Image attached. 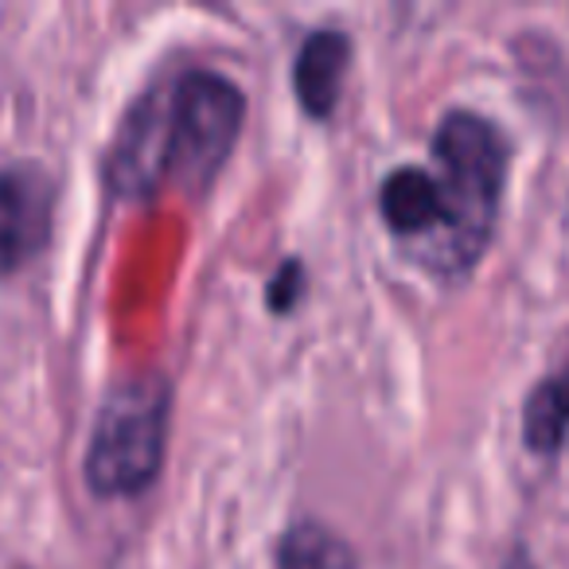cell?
I'll return each instance as SVG.
<instances>
[{"instance_id":"1","label":"cell","mask_w":569,"mask_h":569,"mask_svg":"<svg viewBox=\"0 0 569 569\" xmlns=\"http://www.w3.org/2000/svg\"><path fill=\"white\" fill-rule=\"evenodd\" d=\"M246 118V98L227 74L191 67L149 87L126 110L106 152L118 196L149 199L164 188L203 191L227 164Z\"/></svg>"},{"instance_id":"2","label":"cell","mask_w":569,"mask_h":569,"mask_svg":"<svg viewBox=\"0 0 569 569\" xmlns=\"http://www.w3.org/2000/svg\"><path fill=\"white\" fill-rule=\"evenodd\" d=\"M437 183L445 199V227L421 242V261L445 277L468 273L483 258L496 230L507 183V137L496 121L472 110H449L433 133Z\"/></svg>"},{"instance_id":"3","label":"cell","mask_w":569,"mask_h":569,"mask_svg":"<svg viewBox=\"0 0 569 569\" xmlns=\"http://www.w3.org/2000/svg\"><path fill=\"white\" fill-rule=\"evenodd\" d=\"M168 413L172 390L160 375L121 379L102 398L82 460L87 488L98 499H133L157 483L168 449Z\"/></svg>"},{"instance_id":"4","label":"cell","mask_w":569,"mask_h":569,"mask_svg":"<svg viewBox=\"0 0 569 569\" xmlns=\"http://www.w3.org/2000/svg\"><path fill=\"white\" fill-rule=\"evenodd\" d=\"M59 183L40 160L0 164V281L28 269L56 234Z\"/></svg>"},{"instance_id":"5","label":"cell","mask_w":569,"mask_h":569,"mask_svg":"<svg viewBox=\"0 0 569 569\" xmlns=\"http://www.w3.org/2000/svg\"><path fill=\"white\" fill-rule=\"evenodd\" d=\"M379 211L382 222L390 227V234L429 242L445 227L441 183L426 168H413V164L395 168L379 188Z\"/></svg>"},{"instance_id":"6","label":"cell","mask_w":569,"mask_h":569,"mask_svg":"<svg viewBox=\"0 0 569 569\" xmlns=\"http://www.w3.org/2000/svg\"><path fill=\"white\" fill-rule=\"evenodd\" d=\"M351 63V40L336 28H320L301 43L293 63V90L297 102L309 118L328 121L340 106L343 74Z\"/></svg>"},{"instance_id":"7","label":"cell","mask_w":569,"mask_h":569,"mask_svg":"<svg viewBox=\"0 0 569 569\" xmlns=\"http://www.w3.org/2000/svg\"><path fill=\"white\" fill-rule=\"evenodd\" d=\"M569 429V359L530 390L522 406V441L530 452H558Z\"/></svg>"},{"instance_id":"8","label":"cell","mask_w":569,"mask_h":569,"mask_svg":"<svg viewBox=\"0 0 569 569\" xmlns=\"http://www.w3.org/2000/svg\"><path fill=\"white\" fill-rule=\"evenodd\" d=\"M277 569H359V558L325 522H293L277 542Z\"/></svg>"},{"instance_id":"9","label":"cell","mask_w":569,"mask_h":569,"mask_svg":"<svg viewBox=\"0 0 569 569\" xmlns=\"http://www.w3.org/2000/svg\"><path fill=\"white\" fill-rule=\"evenodd\" d=\"M301 297H305V261L301 258H284L281 269H277L273 281H269V289H266L269 312H277V317H289V312L301 305Z\"/></svg>"}]
</instances>
